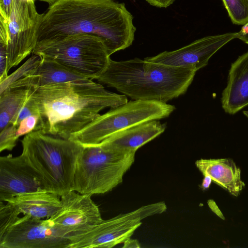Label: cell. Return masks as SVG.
<instances>
[{
	"instance_id": "15",
	"label": "cell",
	"mask_w": 248,
	"mask_h": 248,
	"mask_svg": "<svg viewBox=\"0 0 248 248\" xmlns=\"http://www.w3.org/2000/svg\"><path fill=\"white\" fill-rule=\"evenodd\" d=\"M195 165L203 176H209L212 181L234 196H238L245 186L241 170L231 158L201 159L196 161Z\"/></svg>"
},
{
	"instance_id": "7",
	"label": "cell",
	"mask_w": 248,
	"mask_h": 248,
	"mask_svg": "<svg viewBox=\"0 0 248 248\" xmlns=\"http://www.w3.org/2000/svg\"><path fill=\"white\" fill-rule=\"evenodd\" d=\"M175 109L174 106L162 102L130 101L100 114L69 139L83 147L98 145L121 130L149 121L167 118Z\"/></svg>"
},
{
	"instance_id": "20",
	"label": "cell",
	"mask_w": 248,
	"mask_h": 248,
	"mask_svg": "<svg viewBox=\"0 0 248 248\" xmlns=\"http://www.w3.org/2000/svg\"><path fill=\"white\" fill-rule=\"evenodd\" d=\"M42 59L39 55L33 54L19 68L0 82V93L7 89L11 84L32 73L40 64Z\"/></svg>"
},
{
	"instance_id": "6",
	"label": "cell",
	"mask_w": 248,
	"mask_h": 248,
	"mask_svg": "<svg viewBox=\"0 0 248 248\" xmlns=\"http://www.w3.org/2000/svg\"><path fill=\"white\" fill-rule=\"evenodd\" d=\"M32 53L55 61L92 79L102 73L110 60L103 40L89 34L68 35L37 43Z\"/></svg>"
},
{
	"instance_id": "17",
	"label": "cell",
	"mask_w": 248,
	"mask_h": 248,
	"mask_svg": "<svg viewBox=\"0 0 248 248\" xmlns=\"http://www.w3.org/2000/svg\"><path fill=\"white\" fill-rule=\"evenodd\" d=\"M166 128V124L157 120L149 121L118 132L101 143H107L121 150L136 152L163 133Z\"/></svg>"
},
{
	"instance_id": "25",
	"label": "cell",
	"mask_w": 248,
	"mask_h": 248,
	"mask_svg": "<svg viewBox=\"0 0 248 248\" xmlns=\"http://www.w3.org/2000/svg\"><path fill=\"white\" fill-rule=\"evenodd\" d=\"M9 38L7 34H0V82L8 77L7 46Z\"/></svg>"
},
{
	"instance_id": "24",
	"label": "cell",
	"mask_w": 248,
	"mask_h": 248,
	"mask_svg": "<svg viewBox=\"0 0 248 248\" xmlns=\"http://www.w3.org/2000/svg\"><path fill=\"white\" fill-rule=\"evenodd\" d=\"M31 115H37L39 117V113L30 91L27 99L13 118L11 124L17 127L20 122L23 119Z\"/></svg>"
},
{
	"instance_id": "30",
	"label": "cell",
	"mask_w": 248,
	"mask_h": 248,
	"mask_svg": "<svg viewBox=\"0 0 248 248\" xmlns=\"http://www.w3.org/2000/svg\"><path fill=\"white\" fill-rule=\"evenodd\" d=\"M207 204L211 209V210L215 213L218 217L222 219L223 220H225V218L222 214L221 211L220 210L219 208L216 203L213 200H209L207 201Z\"/></svg>"
},
{
	"instance_id": "23",
	"label": "cell",
	"mask_w": 248,
	"mask_h": 248,
	"mask_svg": "<svg viewBox=\"0 0 248 248\" xmlns=\"http://www.w3.org/2000/svg\"><path fill=\"white\" fill-rule=\"evenodd\" d=\"M17 127L9 125L0 132V152L12 151L16 146L18 137L16 135Z\"/></svg>"
},
{
	"instance_id": "35",
	"label": "cell",
	"mask_w": 248,
	"mask_h": 248,
	"mask_svg": "<svg viewBox=\"0 0 248 248\" xmlns=\"http://www.w3.org/2000/svg\"><path fill=\"white\" fill-rule=\"evenodd\" d=\"M30 0V1H35V0Z\"/></svg>"
},
{
	"instance_id": "10",
	"label": "cell",
	"mask_w": 248,
	"mask_h": 248,
	"mask_svg": "<svg viewBox=\"0 0 248 248\" xmlns=\"http://www.w3.org/2000/svg\"><path fill=\"white\" fill-rule=\"evenodd\" d=\"M91 196L71 190L60 197L62 207L49 219L62 236L71 240L103 221Z\"/></svg>"
},
{
	"instance_id": "8",
	"label": "cell",
	"mask_w": 248,
	"mask_h": 248,
	"mask_svg": "<svg viewBox=\"0 0 248 248\" xmlns=\"http://www.w3.org/2000/svg\"><path fill=\"white\" fill-rule=\"evenodd\" d=\"M164 202L140 207L103 221L87 232L70 240L68 248H110L131 237L144 218L161 214L167 210Z\"/></svg>"
},
{
	"instance_id": "33",
	"label": "cell",
	"mask_w": 248,
	"mask_h": 248,
	"mask_svg": "<svg viewBox=\"0 0 248 248\" xmlns=\"http://www.w3.org/2000/svg\"><path fill=\"white\" fill-rule=\"evenodd\" d=\"M38 0L46 2L47 3H48L49 4V5H50L54 3L56 1H57L58 0Z\"/></svg>"
},
{
	"instance_id": "2",
	"label": "cell",
	"mask_w": 248,
	"mask_h": 248,
	"mask_svg": "<svg viewBox=\"0 0 248 248\" xmlns=\"http://www.w3.org/2000/svg\"><path fill=\"white\" fill-rule=\"evenodd\" d=\"M30 88L39 113L35 131L67 139L103 109L128 102L125 95L109 92L90 78Z\"/></svg>"
},
{
	"instance_id": "22",
	"label": "cell",
	"mask_w": 248,
	"mask_h": 248,
	"mask_svg": "<svg viewBox=\"0 0 248 248\" xmlns=\"http://www.w3.org/2000/svg\"><path fill=\"white\" fill-rule=\"evenodd\" d=\"M19 214L9 202H0V235L17 220Z\"/></svg>"
},
{
	"instance_id": "3",
	"label": "cell",
	"mask_w": 248,
	"mask_h": 248,
	"mask_svg": "<svg viewBox=\"0 0 248 248\" xmlns=\"http://www.w3.org/2000/svg\"><path fill=\"white\" fill-rule=\"evenodd\" d=\"M196 73L138 58L119 62L110 59L106 69L95 79L134 100L167 103L185 93Z\"/></svg>"
},
{
	"instance_id": "16",
	"label": "cell",
	"mask_w": 248,
	"mask_h": 248,
	"mask_svg": "<svg viewBox=\"0 0 248 248\" xmlns=\"http://www.w3.org/2000/svg\"><path fill=\"white\" fill-rule=\"evenodd\" d=\"M42 58L40 64L32 73L11 84L7 89L38 87L87 78L55 61L43 57Z\"/></svg>"
},
{
	"instance_id": "13",
	"label": "cell",
	"mask_w": 248,
	"mask_h": 248,
	"mask_svg": "<svg viewBox=\"0 0 248 248\" xmlns=\"http://www.w3.org/2000/svg\"><path fill=\"white\" fill-rule=\"evenodd\" d=\"M37 191L49 192L40 173L21 154L0 157V202Z\"/></svg>"
},
{
	"instance_id": "27",
	"label": "cell",
	"mask_w": 248,
	"mask_h": 248,
	"mask_svg": "<svg viewBox=\"0 0 248 248\" xmlns=\"http://www.w3.org/2000/svg\"><path fill=\"white\" fill-rule=\"evenodd\" d=\"M13 0H0V18L9 22Z\"/></svg>"
},
{
	"instance_id": "5",
	"label": "cell",
	"mask_w": 248,
	"mask_h": 248,
	"mask_svg": "<svg viewBox=\"0 0 248 248\" xmlns=\"http://www.w3.org/2000/svg\"><path fill=\"white\" fill-rule=\"evenodd\" d=\"M135 153L106 143L83 147L77 164L73 190L91 196L112 190L122 183L135 161Z\"/></svg>"
},
{
	"instance_id": "21",
	"label": "cell",
	"mask_w": 248,
	"mask_h": 248,
	"mask_svg": "<svg viewBox=\"0 0 248 248\" xmlns=\"http://www.w3.org/2000/svg\"><path fill=\"white\" fill-rule=\"evenodd\" d=\"M233 24L244 25L248 22V0H222Z\"/></svg>"
},
{
	"instance_id": "26",
	"label": "cell",
	"mask_w": 248,
	"mask_h": 248,
	"mask_svg": "<svg viewBox=\"0 0 248 248\" xmlns=\"http://www.w3.org/2000/svg\"><path fill=\"white\" fill-rule=\"evenodd\" d=\"M39 120L37 115H31L23 119L17 127V136L19 138L35 131Z\"/></svg>"
},
{
	"instance_id": "11",
	"label": "cell",
	"mask_w": 248,
	"mask_h": 248,
	"mask_svg": "<svg viewBox=\"0 0 248 248\" xmlns=\"http://www.w3.org/2000/svg\"><path fill=\"white\" fill-rule=\"evenodd\" d=\"M64 237L49 219L19 217L0 235V248H68Z\"/></svg>"
},
{
	"instance_id": "19",
	"label": "cell",
	"mask_w": 248,
	"mask_h": 248,
	"mask_svg": "<svg viewBox=\"0 0 248 248\" xmlns=\"http://www.w3.org/2000/svg\"><path fill=\"white\" fill-rule=\"evenodd\" d=\"M30 89L8 88L0 93V130L11 124V121L27 99Z\"/></svg>"
},
{
	"instance_id": "1",
	"label": "cell",
	"mask_w": 248,
	"mask_h": 248,
	"mask_svg": "<svg viewBox=\"0 0 248 248\" xmlns=\"http://www.w3.org/2000/svg\"><path fill=\"white\" fill-rule=\"evenodd\" d=\"M133 21L125 4L116 0H58L43 14L36 44L93 34L103 40L110 56L132 44L136 31Z\"/></svg>"
},
{
	"instance_id": "32",
	"label": "cell",
	"mask_w": 248,
	"mask_h": 248,
	"mask_svg": "<svg viewBox=\"0 0 248 248\" xmlns=\"http://www.w3.org/2000/svg\"><path fill=\"white\" fill-rule=\"evenodd\" d=\"M212 181L211 178L208 175H204V178L202 180V183L200 186L202 190L207 189Z\"/></svg>"
},
{
	"instance_id": "29",
	"label": "cell",
	"mask_w": 248,
	"mask_h": 248,
	"mask_svg": "<svg viewBox=\"0 0 248 248\" xmlns=\"http://www.w3.org/2000/svg\"><path fill=\"white\" fill-rule=\"evenodd\" d=\"M237 38L248 44V22L243 25L241 30L237 32Z\"/></svg>"
},
{
	"instance_id": "34",
	"label": "cell",
	"mask_w": 248,
	"mask_h": 248,
	"mask_svg": "<svg viewBox=\"0 0 248 248\" xmlns=\"http://www.w3.org/2000/svg\"><path fill=\"white\" fill-rule=\"evenodd\" d=\"M243 113L248 118V111H244Z\"/></svg>"
},
{
	"instance_id": "4",
	"label": "cell",
	"mask_w": 248,
	"mask_h": 248,
	"mask_svg": "<svg viewBox=\"0 0 248 248\" xmlns=\"http://www.w3.org/2000/svg\"><path fill=\"white\" fill-rule=\"evenodd\" d=\"M21 154L40 173L49 192L60 197L73 190L74 176L83 147L70 139L33 131L21 140Z\"/></svg>"
},
{
	"instance_id": "31",
	"label": "cell",
	"mask_w": 248,
	"mask_h": 248,
	"mask_svg": "<svg viewBox=\"0 0 248 248\" xmlns=\"http://www.w3.org/2000/svg\"><path fill=\"white\" fill-rule=\"evenodd\" d=\"M124 245L122 248H140V245L139 242L136 240L131 238H128L123 243Z\"/></svg>"
},
{
	"instance_id": "9",
	"label": "cell",
	"mask_w": 248,
	"mask_h": 248,
	"mask_svg": "<svg viewBox=\"0 0 248 248\" xmlns=\"http://www.w3.org/2000/svg\"><path fill=\"white\" fill-rule=\"evenodd\" d=\"M42 16L37 12L35 1L13 0L8 23V73L32 53Z\"/></svg>"
},
{
	"instance_id": "28",
	"label": "cell",
	"mask_w": 248,
	"mask_h": 248,
	"mask_svg": "<svg viewBox=\"0 0 248 248\" xmlns=\"http://www.w3.org/2000/svg\"><path fill=\"white\" fill-rule=\"evenodd\" d=\"M150 5L158 8H167L176 0H145Z\"/></svg>"
},
{
	"instance_id": "14",
	"label": "cell",
	"mask_w": 248,
	"mask_h": 248,
	"mask_svg": "<svg viewBox=\"0 0 248 248\" xmlns=\"http://www.w3.org/2000/svg\"><path fill=\"white\" fill-rule=\"evenodd\" d=\"M221 102L224 111L230 115L248 106V51L232 63Z\"/></svg>"
},
{
	"instance_id": "12",
	"label": "cell",
	"mask_w": 248,
	"mask_h": 248,
	"mask_svg": "<svg viewBox=\"0 0 248 248\" xmlns=\"http://www.w3.org/2000/svg\"><path fill=\"white\" fill-rule=\"evenodd\" d=\"M237 32L206 36L178 49L165 51L147 57L146 61L197 71L208 64L210 58L231 40L237 38Z\"/></svg>"
},
{
	"instance_id": "18",
	"label": "cell",
	"mask_w": 248,
	"mask_h": 248,
	"mask_svg": "<svg viewBox=\"0 0 248 248\" xmlns=\"http://www.w3.org/2000/svg\"><path fill=\"white\" fill-rule=\"evenodd\" d=\"M60 196L47 191H37L17 195L7 200L19 214L43 219L49 218L62 207Z\"/></svg>"
}]
</instances>
